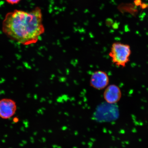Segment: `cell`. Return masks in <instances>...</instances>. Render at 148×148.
<instances>
[{"label": "cell", "instance_id": "obj_6", "mask_svg": "<svg viewBox=\"0 0 148 148\" xmlns=\"http://www.w3.org/2000/svg\"><path fill=\"white\" fill-rule=\"evenodd\" d=\"M9 4L14 5L19 3L21 0H5Z\"/></svg>", "mask_w": 148, "mask_h": 148}, {"label": "cell", "instance_id": "obj_3", "mask_svg": "<svg viewBox=\"0 0 148 148\" xmlns=\"http://www.w3.org/2000/svg\"><path fill=\"white\" fill-rule=\"evenodd\" d=\"M110 78L106 72L98 70L92 74L90 79V84L92 87L97 90H102L108 86Z\"/></svg>", "mask_w": 148, "mask_h": 148}, {"label": "cell", "instance_id": "obj_7", "mask_svg": "<svg viewBox=\"0 0 148 148\" xmlns=\"http://www.w3.org/2000/svg\"><path fill=\"white\" fill-rule=\"evenodd\" d=\"M19 121V119L17 117H15L14 118L13 121L14 123H17Z\"/></svg>", "mask_w": 148, "mask_h": 148}, {"label": "cell", "instance_id": "obj_2", "mask_svg": "<svg viewBox=\"0 0 148 148\" xmlns=\"http://www.w3.org/2000/svg\"><path fill=\"white\" fill-rule=\"evenodd\" d=\"M131 54L128 44L116 42L112 44L109 55L114 64L118 67L124 68L130 61Z\"/></svg>", "mask_w": 148, "mask_h": 148}, {"label": "cell", "instance_id": "obj_1", "mask_svg": "<svg viewBox=\"0 0 148 148\" xmlns=\"http://www.w3.org/2000/svg\"><path fill=\"white\" fill-rule=\"evenodd\" d=\"M2 30L9 38L24 45L36 43L44 32L41 9L29 12L16 10L7 14Z\"/></svg>", "mask_w": 148, "mask_h": 148}, {"label": "cell", "instance_id": "obj_5", "mask_svg": "<svg viewBox=\"0 0 148 148\" xmlns=\"http://www.w3.org/2000/svg\"><path fill=\"white\" fill-rule=\"evenodd\" d=\"M121 90L119 87L113 84L107 86L103 94L105 101L110 104L118 103L121 99Z\"/></svg>", "mask_w": 148, "mask_h": 148}, {"label": "cell", "instance_id": "obj_8", "mask_svg": "<svg viewBox=\"0 0 148 148\" xmlns=\"http://www.w3.org/2000/svg\"><path fill=\"white\" fill-rule=\"evenodd\" d=\"M135 3H136V4L137 5H140V0H135Z\"/></svg>", "mask_w": 148, "mask_h": 148}, {"label": "cell", "instance_id": "obj_4", "mask_svg": "<svg viewBox=\"0 0 148 148\" xmlns=\"http://www.w3.org/2000/svg\"><path fill=\"white\" fill-rule=\"evenodd\" d=\"M16 103L13 100L3 99L0 100V117L8 119L13 116L16 112Z\"/></svg>", "mask_w": 148, "mask_h": 148}]
</instances>
